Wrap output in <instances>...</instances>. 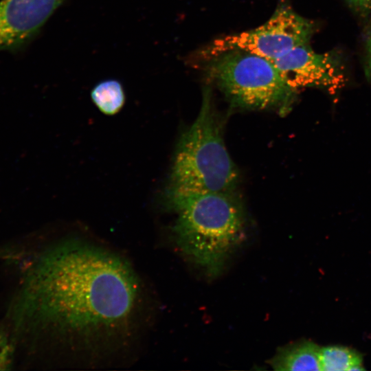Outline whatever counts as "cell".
<instances>
[{
  "label": "cell",
  "mask_w": 371,
  "mask_h": 371,
  "mask_svg": "<svg viewBox=\"0 0 371 371\" xmlns=\"http://www.w3.org/2000/svg\"><path fill=\"white\" fill-rule=\"evenodd\" d=\"M91 98L98 109L106 115L118 113L125 101L122 85L112 79L97 84L91 90Z\"/></svg>",
  "instance_id": "obj_10"
},
{
  "label": "cell",
  "mask_w": 371,
  "mask_h": 371,
  "mask_svg": "<svg viewBox=\"0 0 371 371\" xmlns=\"http://www.w3.org/2000/svg\"><path fill=\"white\" fill-rule=\"evenodd\" d=\"M368 49H371V34L368 41Z\"/></svg>",
  "instance_id": "obj_14"
},
{
  "label": "cell",
  "mask_w": 371,
  "mask_h": 371,
  "mask_svg": "<svg viewBox=\"0 0 371 371\" xmlns=\"http://www.w3.org/2000/svg\"><path fill=\"white\" fill-rule=\"evenodd\" d=\"M320 364L322 371L360 370L362 358L356 351L340 346L321 348Z\"/></svg>",
  "instance_id": "obj_9"
},
{
  "label": "cell",
  "mask_w": 371,
  "mask_h": 371,
  "mask_svg": "<svg viewBox=\"0 0 371 371\" xmlns=\"http://www.w3.org/2000/svg\"><path fill=\"white\" fill-rule=\"evenodd\" d=\"M142 300L121 257L78 240L52 245L26 270L10 315L19 334L71 357H96L129 338Z\"/></svg>",
  "instance_id": "obj_1"
},
{
  "label": "cell",
  "mask_w": 371,
  "mask_h": 371,
  "mask_svg": "<svg viewBox=\"0 0 371 371\" xmlns=\"http://www.w3.org/2000/svg\"><path fill=\"white\" fill-rule=\"evenodd\" d=\"M367 74L371 82V49H368V58L367 65Z\"/></svg>",
  "instance_id": "obj_13"
},
{
  "label": "cell",
  "mask_w": 371,
  "mask_h": 371,
  "mask_svg": "<svg viewBox=\"0 0 371 371\" xmlns=\"http://www.w3.org/2000/svg\"><path fill=\"white\" fill-rule=\"evenodd\" d=\"M349 7L361 16H366L371 12V0H345Z\"/></svg>",
  "instance_id": "obj_12"
},
{
  "label": "cell",
  "mask_w": 371,
  "mask_h": 371,
  "mask_svg": "<svg viewBox=\"0 0 371 371\" xmlns=\"http://www.w3.org/2000/svg\"><path fill=\"white\" fill-rule=\"evenodd\" d=\"M207 59V76L233 105L289 112L296 91L284 81L271 60L241 50L225 52Z\"/></svg>",
  "instance_id": "obj_4"
},
{
  "label": "cell",
  "mask_w": 371,
  "mask_h": 371,
  "mask_svg": "<svg viewBox=\"0 0 371 371\" xmlns=\"http://www.w3.org/2000/svg\"><path fill=\"white\" fill-rule=\"evenodd\" d=\"M14 357V344L8 335L0 328V370L10 369Z\"/></svg>",
  "instance_id": "obj_11"
},
{
  "label": "cell",
  "mask_w": 371,
  "mask_h": 371,
  "mask_svg": "<svg viewBox=\"0 0 371 371\" xmlns=\"http://www.w3.org/2000/svg\"><path fill=\"white\" fill-rule=\"evenodd\" d=\"M65 0H2L0 51H15L36 35Z\"/></svg>",
  "instance_id": "obj_7"
},
{
  "label": "cell",
  "mask_w": 371,
  "mask_h": 371,
  "mask_svg": "<svg viewBox=\"0 0 371 371\" xmlns=\"http://www.w3.org/2000/svg\"><path fill=\"white\" fill-rule=\"evenodd\" d=\"M271 61L284 81L295 91L303 87L336 91L344 81L338 57L331 52H316L308 43Z\"/></svg>",
  "instance_id": "obj_6"
},
{
  "label": "cell",
  "mask_w": 371,
  "mask_h": 371,
  "mask_svg": "<svg viewBox=\"0 0 371 371\" xmlns=\"http://www.w3.org/2000/svg\"><path fill=\"white\" fill-rule=\"evenodd\" d=\"M239 174L224 142L210 91H203L199 113L179 139L165 195L235 193Z\"/></svg>",
  "instance_id": "obj_3"
},
{
  "label": "cell",
  "mask_w": 371,
  "mask_h": 371,
  "mask_svg": "<svg viewBox=\"0 0 371 371\" xmlns=\"http://www.w3.org/2000/svg\"><path fill=\"white\" fill-rule=\"evenodd\" d=\"M315 30L313 21L299 15L289 3L282 2L264 24L216 38L203 54L209 58L225 52L241 50L273 60L297 46L308 44Z\"/></svg>",
  "instance_id": "obj_5"
},
{
  "label": "cell",
  "mask_w": 371,
  "mask_h": 371,
  "mask_svg": "<svg viewBox=\"0 0 371 371\" xmlns=\"http://www.w3.org/2000/svg\"><path fill=\"white\" fill-rule=\"evenodd\" d=\"M320 348L309 341L293 344L280 348L269 361L273 370H321Z\"/></svg>",
  "instance_id": "obj_8"
},
{
  "label": "cell",
  "mask_w": 371,
  "mask_h": 371,
  "mask_svg": "<svg viewBox=\"0 0 371 371\" xmlns=\"http://www.w3.org/2000/svg\"><path fill=\"white\" fill-rule=\"evenodd\" d=\"M165 197L177 214L173 232L180 250L209 276H217L245 234V213L235 193L189 192Z\"/></svg>",
  "instance_id": "obj_2"
}]
</instances>
